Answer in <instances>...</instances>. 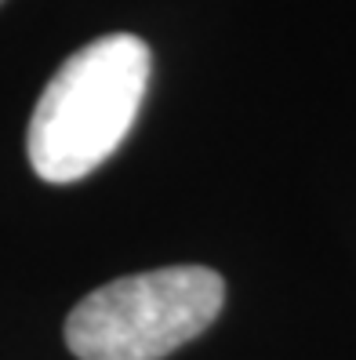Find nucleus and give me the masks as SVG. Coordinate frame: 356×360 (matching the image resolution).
<instances>
[{
    "label": "nucleus",
    "instance_id": "f257e3e1",
    "mask_svg": "<svg viewBox=\"0 0 356 360\" xmlns=\"http://www.w3.org/2000/svg\"><path fill=\"white\" fill-rule=\"evenodd\" d=\"M145 40L110 33L73 51L40 91L26 153L44 182H77L106 164L128 139L150 88Z\"/></svg>",
    "mask_w": 356,
    "mask_h": 360
},
{
    "label": "nucleus",
    "instance_id": "f03ea898",
    "mask_svg": "<svg viewBox=\"0 0 356 360\" xmlns=\"http://www.w3.org/2000/svg\"><path fill=\"white\" fill-rule=\"evenodd\" d=\"M225 281L207 266H164L102 284L73 306L66 342L80 360H164L215 324Z\"/></svg>",
    "mask_w": 356,
    "mask_h": 360
},
{
    "label": "nucleus",
    "instance_id": "7ed1b4c3",
    "mask_svg": "<svg viewBox=\"0 0 356 360\" xmlns=\"http://www.w3.org/2000/svg\"><path fill=\"white\" fill-rule=\"evenodd\" d=\"M0 4H4V0H0Z\"/></svg>",
    "mask_w": 356,
    "mask_h": 360
}]
</instances>
